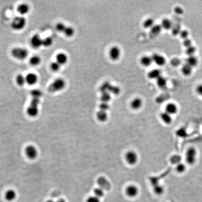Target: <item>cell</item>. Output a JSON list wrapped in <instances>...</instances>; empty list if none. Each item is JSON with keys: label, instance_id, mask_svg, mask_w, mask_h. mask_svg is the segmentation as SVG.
Wrapping results in <instances>:
<instances>
[{"label": "cell", "instance_id": "6da1fadb", "mask_svg": "<svg viewBox=\"0 0 202 202\" xmlns=\"http://www.w3.org/2000/svg\"><path fill=\"white\" fill-rule=\"evenodd\" d=\"M66 86V82L62 78L56 79L48 87V90L50 93H55L62 90Z\"/></svg>", "mask_w": 202, "mask_h": 202}, {"label": "cell", "instance_id": "7a4b0ae2", "mask_svg": "<svg viewBox=\"0 0 202 202\" xmlns=\"http://www.w3.org/2000/svg\"><path fill=\"white\" fill-rule=\"evenodd\" d=\"M26 19L24 17L22 16H18L13 19L11 27L15 31H21L26 26Z\"/></svg>", "mask_w": 202, "mask_h": 202}, {"label": "cell", "instance_id": "3957f363", "mask_svg": "<svg viewBox=\"0 0 202 202\" xmlns=\"http://www.w3.org/2000/svg\"><path fill=\"white\" fill-rule=\"evenodd\" d=\"M29 52L26 48L16 47L11 50V55L15 59L18 60H24L28 57Z\"/></svg>", "mask_w": 202, "mask_h": 202}, {"label": "cell", "instance_id": "277c9868", "mask_svg": "<svg viewBox=\"0 0 202 202\" xmlns=\"http://www.w3.org/2000/svg\"><path fill=\"white\" fill-rule=\"evenodd\" d=\"M197 150L194 147H191L187 150L185 154V160L187 163L190 165H193L197 161Z\"/></svg>", "mask_w": 202, "mask_h": 202}, {"label": "cell", "instance_id": "5b68a950", "mask_svg": "<svg viewBox=\"0 0 202 202\" xmlns=\"http://www.w3.org/2000/svg\"><path fill=\"white\" fill-rule=\"evenodd\" d=\"M126 162L131 165H135L138 161V156L137 153L133 151H129L125 155Z\"/></svg>", "mask_w": 202, "mask_h": 202}, {"label": "cell", "instance_id": "8992f818", "mask_svg": "<svg viewBox=\"0 0 202 202\" xmlns=\"http://www.w3.org/2000/svg\"><path fill=\"white\" fill-rule=\"evenodd\" d=\"M25 154L29 159L34 160L37 157L38 152L36 147L32 145H29L25 149Z\"/></svg>", "mask_w": 202, "mask_h": 202}, {"label": "cell", "instance_id": "52a82bcc", "mask_svg": "<svg viewBox=\"0 0 202 202\" xmlns=\"http://www.w3.org/2000/svg\"><path fill=\"white\" fill-rule=\"evenodd\" d=\"M30 43L33 48L38 49L43 46V39L38 34H35L31 39Z\"/></svg>", "mask_w": 202, "mask_h": 202}, {"label": "cell", "instance_id": "ba28073f", "mask_svg": "<svg viewBox=\"0 0 202 202\" xmlns=\"http://www.w3.org/2000/svg\"><path fill=\"white\" fill-rule=\"evenodd\" d=\"M120 49L117 46H114L109 50V56L113 60H117L120 57Z\"/></svg>", "mask_w": 202, "mask_h": 202}, {"label": "cell", "instance_id": "9c48e42d", "mask_svg": "<svg viewBox=\"0 0 202 202\" xmlns=\"http://www.w3.org/2000/svg\"><path fill=\"white\" fill-rule=\"evenodd\" d=\"M151 57L153 62L159 66H163L166 63V60L165 58L159 54H153Z\"/></svg>", "mask_w": 202, "mask_h": 202}, {"label": "cell", "instance_id": "30bf717a", "mask_svg": "<svg viewBox=\"0 0 202 202\" xmlns=\"http://www.w3.org/2000/svg\"><path fill=\"white\" fill-rule=\"evenodd\" d=\"M125 193L128 197H134L137 196L138 193V188L134 185H130L126 187Z\"/></svg>", "mask_w": 202, "mask_h": 202}, {"label": "cell", "instance_id": "8fae6325", "mask_svg": "<svg viewBox=\"0 0 202 202\" xmlns=\"http://www.w3.org/2000/svg\"><path fill=\"white\" fill-rule=\"evenodd\" d=\"M38 77L36 73H30L25 77L26 83L29 85L32 86L36 84L38 82Z\"/></svg>", "mask_w": 202, "mask_h": 202}, {"label": "cell", "instance_id": "7c38bea8", "mask_svg": "<svg viewBox=\"0 0 202 202\" xmlns=\"http://www.w3.org/2000/svg\"><path fill=\"white\" fill-rule=\"evenodd\" d=\"M178 111V107L176 104L170 103L167 104L165 107V112L170 115L175 114Z\"/></svg>", "mask_w": 202, "mask_h": 202}, {"label": "cell", "instance_id": "4fadbf2b", "mask_svg": "<svg viewBox=\"0 0 202 202\" xmlns=\"http://www.w3.org/2000/svg\"><path fill=\"white\" fill-rule=\"evenodd\" d=\"M30 7L26 3H22L20 4L17 8L18 12L22 16L27 14L30 11Z\"/></svg>", "mask_w": 202, "mask_h": 202}, {"label": "cell", "instance_id": "5bb4252c", "mask_svg": "<svg viewBox=\"0 0 202 202\" xmlns=\"http://www.w3.org/2000/svg\"><path fill=\"white\" fill-rule=\"evenodd\" d=\"M67 61L68 57L66 54L64 53H60L57 54L56 56V61L61 66L67 63Z\"/></svg>", "mask_w": 202, "mask_h": 202}, {"label": "cell", "instance_id": "9a60e30c", "mask_svg": "<svg viewBox=\"0 0 202 202\" xmlns=\"http://www.w3.org/2000/svg\"><path fill=\"white\" fill-rule=\"evenodd\" d=\"M143 101L139 97L134 98L131 103V107L133 109L137 110L142 106Z\"/></svg>", "mask_w": 202, "mask_h": 202}, {"label": "cell", "instance_id": "2e32d148", "mask_svg": "<svg viewBox=\"0 0 202 202\" xmlns=\"http://www.w3.org/2000/svg\"><path fill=\"white\" fill-rule=\"evenodd\" d=\"M160 118L162 122L166 125H170L172 122V117L171 115L166 112L161 113L160 115Z\"/></svg>", "mask_w": 202, "mask_h": 202}, {"label": "cell", "instance_id": "e0dca14e", "mask_svg": "<svg viewBox=\"0 0 202 202\" xmlns=\"http://www.w3.org/2000/svg\"><path fill=\"white\" fill-rule=\"evenodd\" d=\"M186 63L189 66L193 68L197 66L198 63V59H197L196 56H188L186 60Z\"/></svg>", "mask_w": 202, "mask_h": 202}, {"label": "cell", "instance_id": "ac0fdd59", "mask_svg": "<svg viewBox=\"0 0 202 202\" xmlns=\"http://www.w3.org/2000/svg\"><path fill=\"white\" fill-rule=\"evenodd\" d=\"M161 76V70L159 69H154L148 73V77L150 79H157Z\"/></svg>", "mask_w": 202, "mask_h": 202}, {"label": "cell", "instance_id": "d6986e66", "mask_svg": "<svg viewBox=\"0 0 202 202\" xmlns=\"http://www.w3.org/2000/svg\"><path fill=\"white\" fill-rule=\"evenodd\" d=\"M140 62L143 66L148 67L150 66L153 61L151 57L148 56H144L141 57Z\"/></svg>", "mask_w": 202, "mask_h": 202}, {"label": "cell", "instance_id": "ffe728a7", "mask_svg": "<svg viewBox=\"0 0 202 202\" xmlns=\"http://www.w3.org/2000/svg\"><path fill=\"white\" fill-rule=\"evenodd\" d=\"M17 197V193L13 190H8L7 191L5 195L6 200L8 201L11 202L16 199Z\"/></svg>", "mask_w": 202, "mask_h": 202}, {"label": "cell", "instance_id": "44dd1931", "mask_svg": "<svg viewBox=\"0 0 202 202\" xmlns=\"http://www.w3.org/2000/svg\"><path fill=\"white\" fill-rule=\"evenodd\" d=\"M38 107L30 105L27 109V114L31 117H36L38 114Z\"/></svg>", "mask_w": 202, "mask_h": 202}, {"label": "cell", "instance_id": "7402d4cb", "mask_svg": "<svg viewBox=\"0 0 202 202\" xmlns=\"http://www.w3.org/2000/svg\"><path fill=\"white\" fill-rule=\"evenodd\" d=\"M96 118L100 122H104L107 120L108 116L106 112L103 110H99L96 113Z\"/></svg>", "mask_w": 202, "mask_h": 202}, {"label": "cell", "instance_id": "603a6c76", "mask_svg": "<svg viewBox=\"0 0 202 202\" xmlns=\"http://www.w3.org/2000/svg\"><path fill=\"white\" fill-rule=\"evenodd\" d=\"M181 71L182 73L186 77L190 76L192 72V68L186 63L184 64L181 67Z\"/></svg>", "mask_w": 202, "mask_h": 202}, {"label": "cell", "instance_id": "cb8c5ba5", "mask_svg": "<svg viewBox=\"0 0 202 202\" xmlns=\"http://www.w3.org/2000/svg\"><path fill=\"white\" fill-rule=\"evenodd\" d=\"M161 26L165 30H169L173 27L172 23L168 19L164 18L161 22Z\"/></svg>", "mask_w": 202, "mask_h": 202}, {"label": "cell", "instance_id": "d4e9b609", "mask_svg": "<svg viewBox=\"0 0 202 202\" xmlns=\"http://www.w3.org/2000/svg\"><path fill=\"white\" fill-rule=\"evenodd\" d=\"M30 64L33 66H37L41 62V59L37 55H34L30 59Z\"/></svg>", "mask_w": 202, "mask_h": 202}, {"label": "cell", "instance_id": "484cf974", "mask_svg": "<svg viewBox=\"0 0 202 202\" xmlns=\"http://www.w3.org/2000/svg\"><path fill=\"white\" fill-rule=\"evenodd\" d=\"M156 84L158 87L160 88H163L166 87L167 84V80L164 77L161 75L158 79H156Z\"/></svg>", "mask_w": 202, "mask_h": 202}, {"label": "cell", "instance_id": "4316f807", "mask_svg": "<svg viewBox=\"0 0 202 202\" xmlns=\"http://www.w3.org/2000/svg\"><path fill=\"white\" fill-rule=\"evenodd\" d=\"M16 81L18 85L20 87H22L26 83L25 77L22 74H18L16 77Z\"/></svg>", "mask_w": 202, "mask_h": 202}, {"label": "cell", "instance_id": "83f0119b", "mask_svg": "<svg viewBox=\"0 0 202 202\" xmlns=\"http://www.w3.org/2000/svg\"><path fill=\"white\" fill-rule=\"evenodd\" d=\"M111 99H112V96L109 92H103L101 94L100 100L102 102L108 103Z\"/></svg>", "mask_w": 202, "mask_h": 202}, {"label": "cell", "instance_id": "f1b7e54d", "mask_svg": "<svg viewBox=\"0 0 202 202\" xmlns=\"http://www.w3.org/2000/svg\"><path fill=\"white\" fill-rule=\"evenodd\" d=\"M162 29V27L161 26V25H154V26L151 28V33L153 34V35L156 36V35H158L161 33Z\"/></svg>", "mask_w": 202, "mask_h": 202}, {"label": "cell", "instance_id": "f546056e", "mask_svg": "<svg viewBox=\"0 0 202 202\" xmlns=\"http://www.w3.org/2000/svg\"><path fill=\"white\" fill-rule=\"evenodd\" d=\"M31 94L32 96V98H39L41 97L43 93L41 91L38 89H34L31 91Z\"/></svg>", "mask_w": 202, "mask_h": 202}, {"label": "cell", "instance_id": "4dcf8cb0", "mask_svg": "<svg viewBox=\"0 0 202 202\" xmlns=\"http://www.w3.org/2000/svg\"><path fill=\"white\" fill-rule=\"evenodd\" d=\"M109 93H112L114 95H118L120 92V89L118 86H116L111 85L110 86L109 89L108 91Z\"/></svg>", "mask_w": 202, "mask_h": 202}, {"label": "cell", "instance_id": "1f68e13d", "mask_svg": "<svg viewBox=\"0 0 202 202\" xmlns=\"http://www.w3.org/2000/svg\"><path fill=\"white\" fill-rule=\"evenodd\" d=\"M154 25V20L152 18H149L144 22L143 26L146 29L151 28Z\"/></svg>", "mask_w": 202, "mask_h": 202}, {"label": "cell", "instance_id": "d6a6232c", "mask_svg": "<svg viewBox=\"0 0 202 202\" xmlns=\"http://www.w3.org/2000/svg\"><path fill=\"white\" fill-rule=\"evenodd\" d=\"M53 44V39L50 37H47L44 39H43V46L48 47H50Z\"/></svg>", "mask_w": 202, "mask_h": 202}, {"label": "cell", "instance_id": "836d02e7", "mask_svg": "<svg viewBox=\"0 0 202 202\" xmlns=\"http://www.w3.org/2000/svg\"><path fill=\"white\" fill-rule=\"evenodd\" d=\"M63 33L66 36L70 37L73 36L74 33V30L71 26H66Z\"/></svg>", "mask_w": 202, "mask_h": 202}, {"label": "cell", "instance_id": "e575fe53", "mask_svg": "<svg viewBox=\"0 0 202 202\" xmlns=\"http://www.w3.org/2000/svg\"><path fill=\"white\" fill-rule=\"evenodd\" d=\"M154 191L156 195H161L164 192V189L163 187L159 184L154 187Z\"/></svg>", "mask_w": 202, "mask_h": 202}, {"label": "cell", "instance_id": "d590c367", "mask_svg": "<svg viewBox=\"0 0 202 202\" xmlns=\"http://www.w3.org/2000/svg\"><path fill=\"white\" fill-rule=\"evenodd\" d=\"M196 52V48L192 45L191 47L187 48L185 50V54L188 56H193Z\"/></svg>", "mask_w": 202, "mask_h": 202}, {"label": "cell", "instance_id": "8d00e7d4", "mask_svg": "<svg viewBox=\"0 0 202 202\" xmlns=\"http://www.w3.org/2000/svg\"><path fill=\"white\" fill-rule=\"evenodd\" d=\"M94 194L95 196L97 197L98 198H101L102 197H103L104 195V190L102 188H96L94 190Z\"/></svg>", "mask_w": 202, "mask_h": 202}, {"label": "cell", "instance_id": "74e56055", "mask_svg": "<svg viewBox=\"0 0 202 202\" xmlns=\"http://www.w3.org/2000/svg\"><path fill=\"white\" fill-rule=\"evenodd\" d=\"M98 184L100 186V188H102V189H103V187H105V188H109V184L108 181L106 180V179H105L103 178H101L100 179H99Z\"/></svg>", "mask_w": 202, "mask_h": 202}, {"label": "cell", "instance_id": "f35d334b", "mask_svg": "<svg viewBox=\"0 0 202 202\" xmlns=\"http://www.w3.org/2000/svg\"><path fill=\"white\" fill-rule=\"evenodd\" d=\"M61 65L56 61L52 62L50 64V68L54 72H58L60 69Z\"/></svg>", "mask_w": 202, "mask_h": 202}, {"label": "cell", "instance_id": "ab89813d", "mask_svg": "<svg viewBox=\"0 0 202 202\" xmlns=\"http://www.w3.org/2000/svg\"><path fill=\"white\" fill-rule=\"evenodd\" d=\"M111 84L109 82H104L100 88V90L102 93L108 92Z\"/></svg>", "mask_w": 202, "mask_h": 202}, {"label": "cell", "instance_id": "60d3db41", "mask_svg": "<svg viewBox=\"0 0 202 202\" xmlns=\"http://www.w3.org/2000/svg\"><path fill=\"white\" fill-rule=\"evenodd\" d=\"M186 169V168L185 165L183 163H178L176 166V170L178 173H183L185 171Z\"/></svg>", "mask_w": 202, "mask_h": 202}, {"label": "cell", "instance_id": "b9f144b4", "mask_svg": "<svg viewBox=\"0 0 202 202\" xmlns=\"http://www.w3.org/2000/svg\"><path fill=\"white\" fill-rule=\"evenodd\" d=\"M66 28V26L65 24L62 23H59L56 25V30L59 32H63L64 30Z\"/></svg>", "mask_w": 202, "mask_h": 202}, {"label": "cell", "instance_id": "7bdbcfd3", "mask_svg": "<svg viewBox=\"0 0 202 202\" xmlns=\"http://www.w3.org/2000/svg\"><path fill=\"white\" fill-rule=\"evenodd\" d=\"M100 110H103L106 112L109 108V105L107 103L102 102L99 105Z\"/></svg>", "mask_w": 202, "mask_h": 202}, {"label": "cell", "instance_id": "ee69618b", "mask_svg": "<svg viewBox=\"0 0 202 202\" xmlns=\"http://www.w3.org/2000/svg\"><path fill=\"white\" fill-rule=\"evenodd\" d=\"M179 34L180 37L184 40L188 38L189 33L187 30H184L181 31Z\"/></svg>", "mask_w": 202, "mask_h": 202}, {"label": "cell", "instance_id": "f6af8a7d", "mask_svg": "<svg viewBox=\"0 0 202 202\" xmlns=\"http://www.w3.org/2000/svg\"><path fill=\"white\" fill-rule=\"evenodd\" d=\"M39 103H40V99L39 98H32L30 105H32L34 106L38 107Z\"/></svg>", "mask_w": 202, "mask_h": 202}, {"label": "cell", "instance_id": "bcb514c9", "mask_svg": "<svg viewBox=\"0 0 202 202\" xmlns=\"http://www.w3.org/2000/svg\"><path fill=\"white\" fill-rule=\"evenodd\" d=\"M174 12L176 14L178 15H182L184 12V9H183V8H181V7L179 6L175 7L174 8Z\"/></svg>", "mask_w": 202, "mask_h": 202}, {"label": "cell", "instance_id": "7dc6e473", "mask_svg": "<svg viewBox=\"0 0 202 202\" xmlns=\"http://www.w3.org/2000/svg\"><path fill=\"white\" fill-rule=\"evenodd\" d=\"M87 202H100V198L96 196H91L87 200Z\"/></svg>", "mask_w": 202, "mask_h": 202}, {"label": "cell", "instance_id": "c3c4849f", "mask_svg": "<svg viewBox=\"0 0 202 202\" xmlns=\"http://www.w3.org/2000/svg\"><path fill=\"white\" fill-rule=\"evenodd\" d=\"M183 45H184L185 47H186V48H187L191 47V46L192 45L191 40V39H189V38L184 39V41H183Z\"/></svg>", "mask_w": 202, "mask_h": 202}, {"label": "cell", "instance_id": "681fc988", "mask_svg": "<svg viewBox=\"0 0 202 202\" xmlns=\"http://www.w3.org/2000/svg\"><path fill=\"white\" fill-rule=\"evenodd\" d=\"M180 60L177 59V58H174V59L171 60V65H173L174 66H178L179 64H180Z\"/></svg>", "mask_w": 202, "mask_h": 202}, {"label": "cell", "instance_id": "f907efd6", "mask_svg": "<svg viewBox=\"0 0 202 202\" xmlns=\"http://www.w3.org/2000/svg\"><path fill=\"white\" fill-rule=\"evenodd\" d=\"M196 91L197 94L202 97V84H199L197 86L196 88Z\"/></svg>", "mask_w": 202, "mask_h": 202}, {"label": "cell", "instance_id": "816d5d0a", "mask_svg": "<svg viewBox=\"0 0 202 202\" xmlns=\"http://www.w3.org/2000/svg\"><path fill=\"white\" fill-rule=\"evenodd\" d=\"M181 30L180 27V26H177L174 28V29H173V34L174 35H177L178 34H179Z\"/></svg>", "mask_w": 202, "mask_h": 202}, {"label": "cell", "instance_id": "f5cc1de1", "mask_svg": "<svg viewBox=\"0 0 202 202\" xmlns=\"http://www.w3.org/2000/svg\"><path fill=\"white\" fill-rule=\"evenodd\" d=\"M178 134L179 136H184L186 135V132L184 129H180L178 131Z\"/></svg>", "mask_w": 202, "mask_h": 202}, {"label": "cell", "instance_id": "db71d44e", "mask_svg": "<svg viewBox=\"0 0 202 202\" xmlns=\"http://www.w3.org/2000/svg\"><path fill=\"white\" fill-rule=\"evenodd\" d=\"M56 202H66L64 199H60L58 200V201H56Z\"/></svg>", "mask_w": 202, "mask_h": 202}, {"label": "cell", "instance_id": "11a10c76", "mask_svg": "<svg viewBox=\"0 0 202 202\" xmlns=\"http://www.w3.org/2000/svg\"><path fill=\"white\" fill-rule=\"evenodd\" d=\"M47 202H55L53 200H48L47 201Z\"/></svg>", "mask_w": 202, "mask_h": 202}]
</instances>
